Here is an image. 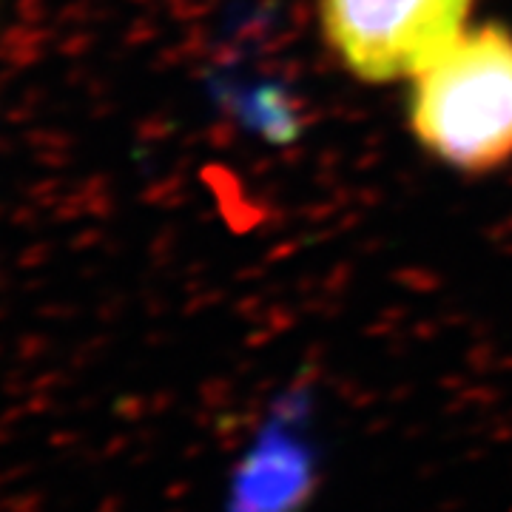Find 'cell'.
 Returning a JSON list of instances; mask_svg holds the SVG:
<instances>
[{"label": "cell", "mask_w": 512, "mask_h": 512, "mask_svg": "<svg viewBox=\"0 0 512 512\" xmlns=\"http://www.w3.org/2000/svg\"><path fill=\"white\" fill-rule=\"evenodd\" d=\"M407 126L439 163L487 174L512 160V32L473 26L410 77Z\"/></svg>", "instance_id": "cell-1"}, {"label": "cell", "mask_w": 512, "mask_h": 512, "mask_svg": "<svg viewBox=\"0 0 512 512\" xmlns=\"http://www.w3.org/2000/svg\"><path fill=\"white\" fill-rule=\"evenodd\" d=\"M476 0H319V26L342 69L362 83L410 80L461 32Z\"/></svg>", "instance_id": "cell-2"}, {"label": "cell", "mask_w": 512, "mask_h": 512, "mask_svg": "<svg viewBox=\"0 0 512 512\" xmlns=\"http://www.w3.org/2000/svg\"><path fill=\"white\" fill-rule=\"evenodd\" d=\"M325 470L313 396L291 387L231 461L217 512H308L322 493Z\"/></svg>", "instance_id": "cell-3"}]
</instances>
